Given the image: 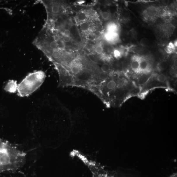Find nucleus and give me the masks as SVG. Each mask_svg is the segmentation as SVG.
I'll return each instance as SVG.
<instances>
[{
    "label": "nucleus",
    "instance_id": "f257e3e1",
    "mask_svg": "<svg viewBox=\"0 0 177 177\" xmlns=\"http://www.w3.org/2000/svg\"><path fill=\"white\" fill-rule=\"evenodd\" d=\"M46 77L45 73L42 70L29 73L18 85V96L20 97L30 96L40 87Z\"/></svg>",
    "mask_w": 177,
    "mask_h": 177
},
{
    "label": "nucleus",
    "instance_id": "f03ea898",
    "mask_svg": "<svg viewBox=\"0 0 177 177\" xmlns=\"http://www.w3.org/2000/svg\"><path fill=\"white\" fill-rule=\"evenodd\" d=\"M83 164L91 171L92 177H126L115 171L106 169L100 163L89 158L84 160Z\"/></svg>",
    "mask_w": 177,
    "mask_h": 177
},
{
    "label": "nucleus",
    "instance_id": "7ed1b4c3",
    "mask_svg": "<svg viewBox=\"0 0 177 177\" xmlns=\"http://www.w3.org/2000/svg\"><path fill=\"white\" fill-rule=\"evenodd\" d=\"M46 10L47 16H55L67 14L68 4L63 1H40Z\"/></svg>",
    "mask_w": 177,
    "mask_h": 177
},
{
    "label": "nucleus",
    "instance_id": "20e7f679",
    "mask_svg": "<svg viewBox=\"0 0 177 177\" xmlns=\"http://www.w3.org/2000/svg\"><path fill=\"white\" fill-rule=\"evenodd\" d=\"M74 20L76 26L84 22L99 21V20L97 12L92 9L80 10L76 14Z\"/></svg>",
    "mask_w": 177,
    "mask_h": 177
},
{
    "label": "nucleus",
    "instance_id": "39448f33",
    "mask_svg": "<svg viewBox=\"0 0 177 177\" xmlns=\"http://www.w3.org/2000/svg\"><path fill=\"white\" fill-rule=\"evenodd\" d=\"M98 21L84 22L77 26L82 34L87 37L93 36L97 30V22Z\"/></svg>",
    "mask_w": 177,
    "mask_h": 177
},
{
    "label": "nucleus",
    "instance_id": "423d86ee",
    "mask_svg": "<svg viewBox=\"0 0 177 177\" xmlns=\"http://www.w3.org/2000/svg\"><path fill=\"white\" fill-rule=\"evenodd\" d=\"M17 87L16 81L10 80L5 85L4 89L5 91L10 93H14L17 91Z\"/></svg>",
    "mask_w": 177,
    "mask_h": 177
},
{
    "label": "nucleus",
    "instance_id": "0eeeda50",
    "mask_svg": "<svg viewBox=\"0 0 177 177\" xmlns=\"http://www.w3.org/2000/svg\"><path fill=\"white\" fill-rule=\"evenodd\" d=\"M105 40L110 43H115L118 41L120 36L117 32H107L104 35Z\"/></svg>",
    "mask_w": 177,
    "mask_h": 177
},
{
    "label": "nucleus",
    "instance_id": "6e6552de",
    "mask_svg": "<svg viewBox=\"0 0 177 177\" xmlns=\"http://www.w3.org/2000/svg\"><path fill=\"white\" fill-rule=\"evenodd\" d=\"M158 13V10L156 7L150 6L147 8L145 14L148 17H153L156 16Z\"/></svg>",
    "mask_w": 177,
    "mask_h": 177
},
{
    "label": "nucleus",
    "instance_id": "1a4fd4ad",
    "mask_svg": "<svg viewBox=\"0 0 177 177\" xmlns=\"http://www.w3.org/2000/svg\"><path fill=\"white\" fill-rule=\"evenodd\" d=\"M93 51L95 57H102L104 52V48L103 45L101 43H98L95 44L93 47Z\"/></svg>",
    "mask_w": 177,
    "mask_h": 177
},
{
    "label": "nucleus",
    "instance_id": "9d476101",
    "mask_svg": "<svg viewBox=\"0 0 177 177\" xmlns=\"http://www.w3.org/2000/svg\"><path fill=\"white\" fill-rule=\"evenodd\" d=\"M141 59L137 57L134 56L132 59L131 66L132 69L136 72H140L139 66Z\"/></svg>",
    "mask_w": 177,
    "mask_h": 177
},
{
    "label": "nucleus",
    "instance_id": "9b49d317",
    "mask_svg": "<svg viewBox=\"0 0 177 177\" xmlns=\"http://www.w3.org/2000/svg\"><path fill=\"white\" fill-rule=\"evenodd\" d=\"M149 63L146 60L141 59L139 66L140 72H148L149 71Z\"/></svg>",
    "mask_w": 177,
    "mask_h": 177
},
{
    "label": "nucleus",
    "instance_id": "f8f14e48",
    "mask_svg": "<svg viewBox=\"0 0 177 177\" xmlns=\"http://www.w3.org/2000/svg\"><path fill=\"white\" fill-rule=\"evenodd\" d=\"M107 32H117L118 26L114 22H110L107 26Z\"/></svg>",
    "mask_w": 177,
    "mask_h": 177
},
{
    "label": "nucleus",
    "instance_id": "ddd939ff",
    "mask_svg": "<svg viewBox=\"0 0 177 177\" xmlns=\"http://www.w3.org/2000/svg\"><path fill=\"white\" fill-rule=\"evenodd\" d=\"M99 67L100 70L103 72L108 73L110 70V65L107 63H103L101 65V66Z\"/></svg>",
    "mask_w": 177,
    "mask_h": 177
},
{
    "label": "nucleus",
    "instance_id": "4468645a",
    "mask_svg": "<svg viewBox=\"0 0 177 177\" xmlns=\"http://www.w3.org/2000/svg\"><path fill=\"white\" fill-rule=\"evenodd\" d=\"M100 16L104 20L106 21L109 20L111 18L110 13L107 11L101 12L100 13Z\"/></svg>",
    "mask_w": 177,
    "mask_h": 177
},
{
    "label": "nucleus",
    "instance_id": "2eb2a0df",
    "mask_svg": "<svg viewBox=\"0 0 177 177\" xmlns=\"http://www.w3.org/2000/svg\"><path fill=\"white\" fill-rule=\"evenodd\" d=\"M168 63L166 61H162L160 62L158 65V67L160 70H165L168 66Z\"/></svg>",
    "mask_w": 177,
    "mask_h": 177
},
{
    "label": "nucleus",
    "instance_id": "dca6fc26",
    "mask_svg": "<svg viewBox=\"0 0 177 177\" xmlns=\"http://www.w3.org/2000/svg\"><path fill=\"white\" fill-rule=\"evenodd\" d=\"M149 43V40L146 38H142L140 41V44L142 47H147Z\"/></svg>",
    "mask_w": 177,
    "mask_h": 177
},
{
    "label": "nucleus",
    "instance_id": "f3484780",
    "mask_svg": "<svg viewBox=\"0 0 177 177\" xmlns=\"http://www.w3.org/2000/svg\"><path fill=\"white\" fill-rule=\"evenodd\" d=\"M166 78V76L163 74H161L158 76L157 78V80L160 82L163 83L165 81Z\"/></svg>",
    "mask_w": 177,
    "mask_h": 177
},
{
    "label": "nucleus",
    "instance_id": "a211bd4d",
    "mask_svg": "<svg viewBox=\"0 0 177 177\" xmlns=\"http://www.w3.org/2000/svg\"><path fill=\"white\" fill-rule=\"evenodd\" d=\"M113 54L114 57L116 58V59H118V58L120 57L121 52L120 50L118 49H115L114 50V51H113Z\"/></svg>",
    "mask_w": 177,
    "mask_h": 177
},
{
    "label": "nucleus",
    "instance_id": "6ab92c4d",
    "mask_svg": "<svg viewBox=\"0 0 177 177\" xmlns=\"http://www.w3.org/2000/svg\"><path fill=\"white\" fill-rule=\"evenodd\" d=\"M130 13L128 10H123L122 12V15L123 17L125 18H128L130 16Z\"/></svg>",
    "mask_w": 177,
    "mask_h": 177
},
{
    "label": "nucleus",
    "instance_id": "aec40b11",
    "mask_svg": "<svg viewBox=\"0 0 177 177\" xmlns=\"http://www.w3.org/2000/svg\"><path fill=\"white\" fill-rule=\"evenodd\" d=\"M175 27L171 25L169 26L167 29V32L169 34L173 33L175 30Z\"/></svg>",
    "mask_w": 177,
    "mask_h": 177
},
{
    "label": "nucleus",
    "instance_id": "412c9836",
    "mask_svg": "<svg viewBox=\"0 0 177 177\" xmlns=\"http://www.w3.org/2000/svg\"><path fill=\"white\" fill-rule=\"evenodd\" d=\"M174 45L172 43H170L169 44L168 47L170 48L171 50L173 49L174 48Z\"/></svg>",
    "mask_w": 177,
    "mask_h": 177
},
{
    "label": "nucleus",
    "instance_id": "4be33fe9",
    "mask_svg": "<svg viewBox=\"0 0 177 177\" xmlns=\"http://www.w3.org/2000/svg\"><path fill=\"white\" fill-rule=\"evenodd\" d=\"M169 177H177V173H174Z\"/></svg>",
    "mask_w": 177,
    "mask_h": 177
},
{
    "label": "nucleus",
    "instance_id": "5701e85b",
    "mask_svg": "<svg viewBox=\"0 0 177 177\" xmlns=\"http://www.w3.org/2000/svg\"><path fill=\"white\" fill-rule=\"evenodd\" d=\"M174 65H175V66L176 67H177V60H175V62H174Z\"/></svg>",
    "mask_w": 177,
    "mask_h": 177
}]
</instances>
